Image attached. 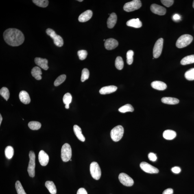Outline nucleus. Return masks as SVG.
<instances>
[{"label": "nucleus", "instance_id": "obj_16", "mask_svg": "<svg viewBox=\"0 0 194 194\" xmlns=\"http://www.w3.org/2000/svg\"><path fill=\"white\" fill-rule=\"evenodd\" d=\"M35 62L36 65L44 70H47L49 69L48 60L46 59L37 57L35 59Z\"/></svg>", "mask_w": 194, "mask_h": 194}, {"label": "nucleus", "instance_id": "obj_1", "mask_svg": "<svg viewBox=\"0 0 194 194\" xmlns=\"http://www.w3.org/2000/svg\"><path fill=\"white\" fill-rule=\"evenodd\" d=\"M3 38L7 44L13 47L22 45L25 40V36L23 32L19 29L14 28L6 29L3 33Z\"/></svg>", "mask_w": 194, "mask_h": 194}, {"label": "nucleus", "instance_id": "obj_4", "mask_svg": "<svg viewBox=\"0 0 194 194\" xmlns=\"http://www.w3.org/2000/svg\"><path fill=\"white\" fill-rule=\"evenodd\" d=\"M29 161L27 171L29 177H34L35 175V155L32 151L29 152Z\"/></svg>", "mask_w": 194, "mask_h": 194}, {"label": "nucleus", "instance_id": "obj_25", "mask_svg": "<svg viewBox=\"0 0 194 194\" xmlns=\"http://www.w3.org/2000/svg\"><path fill=\"white\" fill-rule=\"evenodd\" d=\"M162 101L163 103L170 105L178 104L180 102L178 99L171 97H164L162 98Z\"/></svg>", "mask_w": 194, "mask_h": 194}, {"label": "nucleus", "instance_id": "obj_48", "mask_svg": "<svg viewBox=\"0 0 194 194\" xmlns=\"http://www.w3.org/2000/svg\"><path fill=\"white\" fill-rule=\"evenodd\" d=\"M193 8H194V1H193Z\"/></svg>", "mask_w": 194, "mask_h": 194}, {"label": "nucleus", "instance_id": "obj_24", "mask_svg": "<svg viewBox=\"0 0 194 194\" xmlns=\"http://www.w3.org/2000/svg\"><path fill=\"white\" fill-rule=\"evenodd\" d=\"M177 136V134L175 131L171 130H167L164 131L163 134V137L167 140H172Z\"/></svg>", "mask_w": 194, "mask_h": 194}, {"label": "nucleus", "instance_id": "obj_49", "mask_svg": "<svg viewBox=\"0 0 194 194\" xmlns=\"http://www.w3.org/2000/svg\"><path fill=\"white\" fill-rule=\"evenodd\" d=\"M78 1L80 2H82L83 1V0H79V1Z\"/></svg>", "mask_w": 194, "mask_h": 194}, {"label": "nucleus", "instance_id": "obj_30", "mask_svg": "<svg viewBox=\"0 0 194 194\" xmlns=\"http://www.w3.org/2000/svg\"><path fill=\"white\" fill-rule=\"evenodd\" d=\"M118 110L119 112H122V113H125L127 112H134V109L132 105L127 104L121 107Z\"/></svg>", "mask_w": 194, "mask_h": 194}, {"label": "nucleus", "instance_id": "obj_31", "mask_svg": "<svg viewBox=\"0 0 194 194\" xmlns=\"http://www.w3.org/2000/svg\"><path fill=\"white\" fill-rule=\"evenodd\" d=\"M41 126V124L37 121H31L28 124L29 128L33 130H38L40 128Z\"/></svg>", "mask_w": 194, "mask_h": 194}, {"label": "nucleus", "instance_id": "obj_8", "mask_svg": "<svg viewBox=\"0 0 194 194\" xmlns=\"http://www.w3.org/2000/svg\"><path fill=\"white\" fill-rule=\"evenodd\" d=\"M142 6L141 1L140 0H134L125 3L123 7V9L125 11L130 12L138 10Z\"/></svg>", "mask_w": 194, "mask_h": 194}, {"label": "nucleus", "instance_id": "obj_38", "mask_svg": "<svg viewBox=\"0 0 194 194\" xmlns=\"http://www.w3.org/2000/svg\"><path fill=\"white\" fill-rule=\"evenodd\" d=\"M66 78V75H60L56 79L54 82V85L55 86H58L63 83L65 81Z\"/></svg>", "mask_w": 194, "mask_h": 194}, {"label": "nucleus", "instance_id": "obj_10", "mask_svg": "<svg viewBox=\"0 0 194 194\" xmlns=\"http://www.w3.org/2000/svg\"><path fill=\"white\" fill-rule=\"evenodd\" d=\"M118 178L120 182L125 186H131L134 184V181L133 179L125 173L120 174Z\"/></svg>", "mask_w": 194, "mask_h": 194}, {"label": "nucleus", "instance_id": "obj_3", "mask_svg": "<svg viewBox=\"0 0 194 194\" xmlns=\"http://www.w3.org/2000/svg\"><path fill=\"white\" fill-rule=\"evenodd\" d=\"M124 129L122 125H118L112 129L110 132L112 139L114 142H118L122 138Z\"/></svg>", "mask_w": 194, "mask_h": 194}, {"label": "nucleus", "instance_id": "obj_5", "mask_svg": "<svg viewBox=\"0 0 194 194\" xmlns=\"http://www.w3.org/2000/svg\"><path fill=\"white\" fill-rule=\"evenodd\" d=\"M47 35H48L54 40V42L55 45L58 47H62L63 45V40L62 38L57 35L55 31L51 29H48L46 31Z\"/></svg>", "mask_w": 194, "mask_h": 194}, {"label": "nucleus", "instance_id": "obj_18", "mask_svg": "<svg viewBox=\"0 0 194 194\" xmlns=\"http://www.w3.org/2000/svg\"><path fill=\"white\" fill-rule=\"evenodd\" d=\"M117 90V87L115 86H107L101 88L99 91V92L101 94L105 95V94L113 93Z\"/></svg>", "mask_w": 194, "mask_h": 194}, {"label": "nucleus", "instance_id": "obj_42", "mask_svg": "<svg viewBox=\"0 0 194 194\" xmlns=\"http://www.w3.org/2000/svg\"><path fill=\"white\" fill-rule=\"evenodd\" d=\"M148 158L152 162L156 161L157 159L156 155L152 152L149 153L148 155Z\"/></svg>", "mask_w": 194, "mask_h": 194}, {"label": "nucleus", "instance_id": "obj_19", "mask_svg": "<svg viewBox=\"0 0 194 194\" xmlns=\"http://www.w3.org/2000/svg\"><path fill=\"white\" fill-rule=\"evenodd\" d=\"M151 86L153 88L158 90H165L167 88L165 83L160 81H155L151 83Z\"/></svg>", "mask_w": 194, "mask_h": 194}, {"label": "nucleus", "instance_id": "obj_37", "mask_svg": "<svg viewBox=\"0 0 194 194\" xmlns=\"http://www.w3.org/2000/svg\"><path fill=\"white\" fill-rule=\"evenodd\" d=\"M90 75L89 71L87 68H84L82 72V75L81 77V81L82 82H84L87 79L89 78Z\"/></svg>", "mask_w": 194, "mask_h": 194}, {"label": "nucleus", "instance_id": "obj_13", "mask_svg": "<svg viewBox=\"0 0 194 194\" xmlns=\"http://www.w3.org/2000/svg\"><path fill=\"white\" fill-rule=\"evenodd\" d=\"M38 158L41 165L46 166L49 161V157L47 153L43 150H41L39 152Z\"/></svg>", "mask_w": 194, "mask_h": 194}, {"label": "nucleus", "instance_id": "obj_29", "mask_svg": "<svg viewBox=\"0 0 194 194\" xmlns=\"http://www.w3.org/2000/svg\"><path fill=\"white\" fill-rule=\"evenodd\" d=\"M14 149L11 146H8L5 148V154L6 158L10 159H12L14 155Z\"/></svg>", "mask_w": 194, "mask_h": 194}, {"label": "nucleus", "instance_id": "obj_40", "mask_svg": "<svg viewBox=\"0 0 194 194\" xmlns=\"http://www.w3.org/2000/svg\"><path fill=\"white\" fill-rule=\"evenodd\" d=\"M88 52L85 50H80L78 51L77 54L78 55L79 59L81 60H84L86 58L88 55Z\"/></svg>", "mask_w": 194, "mask_h": 194}, {"label": "nucleus", "instance_id": "obj_12", "mask_svg": "<svg viewBox=\"0 0 194 194\" xmlns=\"http://www.w3.org/2000/svg\"><path fill=\"white\" fill-rule=\"evenodd\" d=\"M150 9L151 12L160 16L164 15L167 11L166 8L164 7L155 4H153L151 5Z\"/></svg>", "mask_w": 194, "mask_h": 194}, {"label": "nucleus", "instance_id": "obj_20", "mask_svg": "<svg viewBox=\"0 0 194 194\" xmlns=\"http://www.w3.org/2000/svg\"><path fill=\"white\" fill-rule=\"evenodd\" d=\"M117 16L115 13H112L110 14L107 21V25L109 28L112 29L115 26L117 21Z\"/></svg>", "mask_w": 194, "mask_h": 194}, {"label": "nucleus", "instance_id": "obj_32", "mask_svg": "<svg viewBox=\"0 0 194 194\" xmlns=\"http://www.w3.org/2000/svg\"><path fill=\"white\" fill-rule=\"evenodd\" d=\"M32 2L37 6L43 8L47 7L49 4L48 0H33Z\"/></svg>", "mask_w": 194, "mask_h": 194}, {"label": "nucleus", "instance_id": "obj_9", "mask_svg": "<svg viewBox=\"0 0 194 194\" xmlns=\"http://www.w3.org/2000/svg\"><path fill=\"white\" fill-rule=\"evenodd\" d=\"M164 40L160 38L157 41L153 48V56L155 58H159L161 54L163 48Z\"/></svg>", "mask_w": 194, "mask_h": 194}, {"label": "nucleus", "instance_id": "obj_41", "mask_svg": "<svg viewBox=\"0 0 194 194\" xmlns=\"http://www.w3.org/2000/svg\"><path fill=\"white\" fill-rule=\"evenodd\" d=\"M161 2L165 6L169 7L173 5L174 1L173 0H162Z\"/></svg>", "mask_w": 194, "mask_h": 194}, {"label": "nucleus", "instance_id": "obj_17", "mask_svg": "<svg viewBox=\"0 0 194 194\" xmlns=\"http://www.w3.org/2000/svg\"><path fill=\"white\" fill-rule=\"evenodd\" d=\"M19 97L20 101L24 104H27L30 103L31 99L29 94L25 91L20 92Z\"/></svg>", "mask_w": 194, "mask_h": 194}, {"label": "nucleus", "instance_id": "obj_7", "mask_svg": "<svg viewBox=\"0 0 194 194\" xmlns=\"http://www.w3.org/2000/svg\"><path fill=\"white\" fill-rule=\"evenodd\" d=\"M90 171L91 174L94 179L98 180L100 179L101 174V170L97 162H93L91 164Z\"/></svg>", "mask_w": 194, "mask_h": 194}, {"label": "nucleus", "instance_id": "obj_35", "mask_svg": "<svg viewBox=\"0 0 194 194\" xmlns=\"http://www.w3.org/2000/svg\"><path fill=\"white\" fill-rule=\"evenodd\" d=\"M185 77L186 79L189 81H192L194 80V68L191 69L186 71L185 74Z\"/></svg>", "mask_w": 194, "mask_h": 194}, {"label": "nucleus", "instance_id": "obj_15", "mask_svg": "<svg viewBox=\"0 0 194 194\" xmlns=\"http://www.w3.org/2000/svg\"><path fill=\"white\" fill-rule=\"evenodd\" d=\"M92 12L91 10H88L81 14L79 17V21L81 23H84L88 21L92 17Z\"/></svg>", "mask_w": 194, "mask_h": 194}, {"label": "nucleus", "instance_id": "obj_44", "mask_svg": "<svg viewBox=\"0 0 194 194\" xmlns=\"http://www.w3.org/2000/svg\"><path fill=\"white\" fill-rule=\"evenodd\" d=\"M77 194H88L87 192L84 188H79L78 190Z\"/></svg>", "mask_w": 194, "mask_h": 194}, {"label": "nucleus", "instance_id": "obj_6", "mask_svg": "<svg viewBox=\"0 0 194 194\" xmlns=\"http://www.w3.org/2000/svg\"><path fill=\"white\" fill-rule=\"evenodd\" d=\"M61 156L63 161L64 162H67L71 160L72 157V149L71 146L69 144L65 143L62 146Z\"/></svg>", "mask_w": 194, "mask_h": 194}, {"label": "nucleus", "instance_id": "obj_21", "mask_svg": "<svg viewBox=\"0 0 194 194\" xmlns=\"http://www.w3.org/2000/svg\"><path fill=\"white\" fill-rule=\"evenodd\" d=\"M73 131L75 136L79 140L82 142L85 141V138L82 134V130L80 127L77 125H74Z\"/></svg>", "mask_w": 194, "mask_h": 194}, {"label": "nucleus", "instance_id": "obj_39", "mask_svg": "<svg viewBox=\"0 0 194 194\" xmlns=\"http://www.w3.org/2000/svg\"><path fill=\"white\" fill-rule=\"evenodd\" d=\"M134 55V52L132 50H129L127 53V62L129 65L132 64L134 60L133 56Z\"/></svg>", "mask_w": 194, "mask_h": 194}, {"label": "nucleus", "instance_id": "obj_45", "mask_svg": "<svg viewBox=\"0 0 194 194\" xmlns=\"http://www.w3.org/2000/svg\"><path fill=\"white\" fill-rule=\"evenodd\" d=\"M173 190L171 188H168L164 191L162 194H173Z\"/></svg>", "mask_w": 194, "mask_h": 194}, {"label": "nucleus", "instance_id": "obj_22", "mask_svg": "<svg viewBox=\"0 0 194 194\" xmlns=\"http://www.w3.org/2000/svg\"><path fill=\"white\" fill-rule=\"evenodd\" d=\"M126 24L128 26L136 28H139L142 26V23L139 18H137V19L134 18L129 20L127 22Z\"/></svg>", "mask_w": 194, "mask_h": 194}, {"label": "nucleus", "instance_id": "obj_26", "mask_svg": "<svg viewBox=\"0 0 194 194\" xmlns=\"http://www.w3.org/2000/svg\"><path fill=\"white\" fill-rule=\"evenodd\" d=\"M45 186L51 194H56L57 189L54 183L52 181H47L45 183Z\"/></svg>", "mask_w": 194, "mask_h": 194}, {"label": "nucleus", "instance_id": "obj_23", "mask_svg": "<svg viewBox=\"0 0 194 194\" xmlns=\"http://www.w3.org/2000/svg\"><path fill=\"white\" fill-rule=\"evenodd\" d=\"M31 73L32 76L37 80H40L42 79V71L40 68L38 66H35L31 70Z\"/></svg>", "mask_w": 194, "mask_h": 194}, {"label": "nucleus", "instance_id": "obj_11", "mask_svg": "<svg viewBox=\"0 0 194 194\" xmlns=\"http://www.w3.org/2000/svg\"><path fill=\"white\" fill-rule=\"evenodd\" d=\"M140 167L145 172L150 174L158 173V169L145 162H142L140 164Z\"/></svg>", "mask_w": 194, "mask_h": 194}, {"label": "nucleus", "instance_id": "obj_14", "mask_svg": "<svg viewBox=\"0 0 194 194\" xmlns=\"http://www.w3.org/2000/svg\"><path fill=\"white\" fill-rule=\"evenodd\" d=\"M118 42L115 39L110 38L106 40L105 41V48L108 50H112L115 49L118 47Z\"/></svg>", "mask_w": 194, "mask_h": 194}, {"label": "nucleus", "instance_id": "obj_50", "mask_svg": "<svg viewBox=\"0 0 194 194\" xmlns=\"http://www.w3.org/2000/svg\"><path fill=\"white\" fill-rule=\"evenodd\" d=\"M103 41H106V40H105V39H104V40H103Z\"/></svg>", "mask_w": 194, "mask_h": 194}, {"label": "nucleus", "instance_id": "obj_47", "mask_svg": "<svg viewBox=\"0 0 194 194\" xmlns=\"http://www.w3.org/2000/svg\"><path fill=\"white\" fill-rule=\"evenodd\" d=\"M2 121V117L1 114L0 115V125H1Z\"/></svg>", "mask_w": 194, "mask_h": 194}, {"label": "nucleus", "instance_id": "obj_27", "mask_svg": "<svg viewBox=\"0 0 194 194\" xmlns=\"http://www.w3.org/2000/svg\"><path fill=\"white\" fill-rule=\"evenodd\" d=\"M194 63V55H188L186 56L181 60L180 63L182 65Z\"/></svg>", "mask_w": 194, "mask_h": 194}, {"label": "nucleus", "instance_id": "obj_36", "mask_svg": "<svg viewBox=\"0 0 194 194\" xmlns=\"http://www.w3.org/2000/svg\"><path fill=\"white\" fill-rule=\"evenodd\" d=\"M15 187L18 194H27L19 181L18 180L16 182Z\"/></svg>", "mask_w": 194, "mask_h": 194}, {"label": "nucleus", "instance_id": "obj_34", "mask_svg": "<svg viewBox=\"0 0 194 194\" xmlns=\"http://www.w3.org/2000/svg\"><path fill=\"white\" fill-rule=\"evenodd\" d=\"M0 94L4 98L8 100L10 97V94L8 88L5 87H3L0 90Z\"/></svg>", "mask_w": 194, "mask_h": 194}, {"label": "nucleus", "instance_id": "obj_28", "mask_svg": "<svg viewBox=\"0 0 194 194\" xmlns=\"http://www.w3.org/2000/svg\"><path fill=\"white\" fill-rule=\"evenodd\" d=\"M72 97L71 94L67 93L65 94L63 97V102L65 105V108L66 109L69 108V105L71 103Z\"/></svg>", "mask_w": 194, "mask_h": 194}, {"label": "nucleus", "instance_id": "obj_33", "mask_svg": "<svg viewBox=\"0 0 194 194\" xmlns=\"http://www.w3.org/2000/svg\"><path fill=\"white\" fill-rule=\"evenodd\" d=\"M115 67L118 70L123 69L124 66V62L122 58L121 57H118L115 61Z\"/></svg>", "mask_w": 194, "mask_h": 194}, {"label": "nucleus", "instance_id": "obj_46", "mask_svg": "<svg viewBox=\"0 0 194 194\" xmlns=\"http://www.w3.org/2000/svg\"><path fill=\"white\" fill-rule=\"evenodd\" d=\"M180 16L178 14H175L173 17V19L175 21H178V20H180Z\"/></svg>", "mask_w": 194, "mask_h": 194}, {"label": "nucleus", "instance_id": "obj_2", "mask_svg": "<svg viewBox=\"0 0 194 194\" xmlns=\"http://www.w3.org/2000/svg\"><path fill=\"white\" fill-rule=\"evenodd\" d=\"M192 36L189 34H184L180 36L177 40L176 45L179 48H182L189 45L192 42Z\"/></svg>", "mask_w": 194, "mask_h": 194}, {"label": "nucleus", "instance_id": "obj_43", "mask_svg": "<svg viewBox=\"0 0 194 194\" xmlns=\"http://www.w3.org/2000/svg\"><path fill=\"white\" fill-rule=\"evenodd\" d=\"M171 171L173 173L175 174H178L180 172L181 170L180 167H175L172 168Z\"/></svg>", "mask_w": 194, "mask_h": 194}]
</instances>
